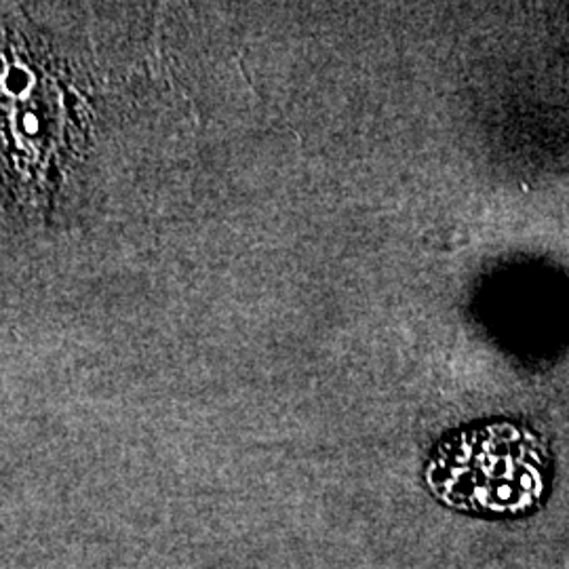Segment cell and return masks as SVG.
I'll return each mask as SVG.
<instances>
[{
    "label": "cell",
    "instance_id": "obj_1",
    "mask_svg": "<svg viewBox=\"0 0 569 569\" xmlns=\"http://www.w3.org/2000/svg\"><path fill=\"white\" fill-rule=\"evenodd\" d=\"M549 472L540 439L526 428L489 425L449 437L428 465L432 493L458 509L515 515L536 507Z\"/></svg>",
    "mask_w": 569,
    "mask_h": 569
}]
</instances>
